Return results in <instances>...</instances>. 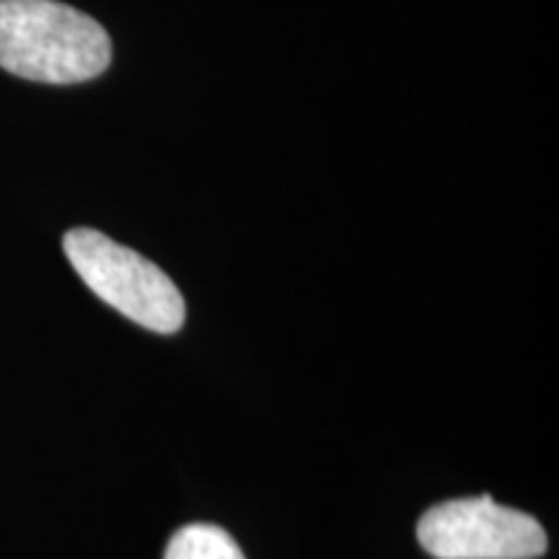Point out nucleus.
<instances>
[{"label":"nucleus","mask_w":559,"mask_h":559,"mask_svg":"<svg viewBox=\"0 0 559 559\" xmlns=\"http://www.w3.org/2000/svg\"><path fill=\"white\" fill-rule=\"evenodd\" d=\"M164 559H247L228 531L213 523H192L179 528L166 547Z\"/></svg>","instance_id":"20e7f679"},{"label":"nucleus","mask_w":559,"mask_h":559,"mask_svg":"<svg viewBox=\"0 0 559 559\" xmlns=\"http://www.w3.org/2000/svg\"><path fill=\"white\" fill-rule=\"evenodd\" d=\"M111 62L96 19L58 0H0V68L26 81L81 83Z\"/></svg>","instance_id":"f257e3e1"},{"label":"nucleus","mask_w":559,"mask_h":559,"mask_svg":"<svg viewBox=\"0 0 559 559\" xmlns=\"http://www.w3.org/2000/svg\"><path fill=\"white\" fill-rule=\"evenodd\" d=\"M417 539L436 559H536L547 551V531L534 515L485 498H461L430 508Z\"/></svg>","instance_id":"7ed1b4c3"},{"label":"nucleus","mask_w":559,"mask_h":559,"mask_svg":"<svg viewBox=\"0 0 559 559\" xmlns=\"http://www.w3.org/2000/svg\"><path fill=\"white\" fill-rule=\"evenodd\" d=\"M68 262L104 304L158 334L185 326L187 306L174 280L156 264L94 228H73L62 239Z\"/></svg>","instance_id":"f03ea898"}]
</instances>
